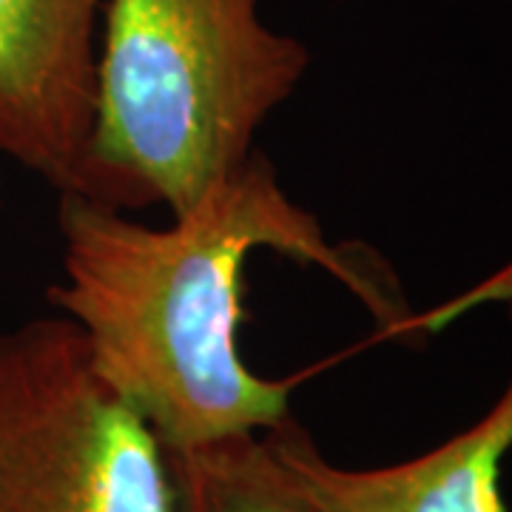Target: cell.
Instances as JSON below:
<instances>
[{
    "instance_id": "6da1fadb",
    "label": "cell",
    "mask_w": 512,
    "mask_h": 512,
    "mask_svg": "<svg viewBox=\"0 0 512 512\" xmlns=\"http://www.w3.org/2000/svg\"><path fill=\"white\" fill-rule=\"evenodd\" d=\"M57 225L63 282L49 299L83 330L94 370L168 450L262 433L291 416V382L256 376L239 353L254 251L316 265L376 316L393 311L373 271L325 237L259 151L165 228L80 194H60Z\"/></svg>"
},
{
    "instance_id": "7a4b0ae2",
    "label": "cell",
    "mask_w": 512,
    "mask_h": 512,
    "mask_svg": "<svg viewBox=\"0 0 512 512\" xmlns=\"http://www.w3.org/2000/svg\"><path fill=\"white\" fill-rule=\"evenodd\" d=\"M103 12L74 194L177 217L254 154L308 72V46L259 18V0H106Z\"/></svg>"
},
{
    "instance_id": "3957f363",
    "label": "cell",
    "mask_w": 512,
    "mask_h": 512,
    "mask_svg": "<svg viewBox=\"0 0 512 512\" xmlns=\"http://www.w3.org/2000/svg\"><path fill=\"white\" fill-rule=\"evenodd\" d=\"M0 512H174L165 444L66 316L0 330Z\"/></svg>"
},
{
    "instance_id": "277c9868",
    "label": "cell",
    "mask_w": 512,
    "mask_h": 512,
    "mask_svg": "<svg viewBox=\"0 0 512 512\" xmlns=\"http://www.w3.org/2000/svg\"><path fill=\"white\" fill-rule=\"evenodd\" d=\"M103 0H0V157L74 194L92 137Z\"/></svg>"
},
{
    "instance_id": "5b68a950",
    "label": "cell",
    "mask_w": 512,
    "mask_h": 512,
    "mask_svg": "<svg viewBox=\"0 0 512 512\" xmlns=\"http://www.w3.org/2000/svg\"><path fill=\"white\" fill-rule=\"evenodd\" d=\"M512 316V285L507 291ZM313 512H510L501 493L512 453V373L495 404L439 447L387 467L348 470L293 419L262 430Z\"/></svg>"
},
{
    "instance_id": "8992f818",
    "label": "cell",
    "mask_w": 512,
    "mask_h": 512,
    "mask_svg": "<svg viewBox=\"0 0 512 512\" xmlns=\"http://www.w3.org/2000/svg\"><path fill=\"white\" fill-rule=\"evenodd\" d=\"M165 453L174 512H313L262 433Z\"/></svg>"
},
{
    "instance_id": "52a82bcc",
    "label": "cell",
    "mask_w": 512,
    "mask_h": 512,
    "mask_svg": "<svg viewBox=\"0 0 512 512\" xmlns=\"http://www.w3.org/2000/svg\"><path fill=\"white\" fill-rule=\"evenodd\" d=\"M0 160H3V157H0Z\"/></svg>"
}]
</instances>
